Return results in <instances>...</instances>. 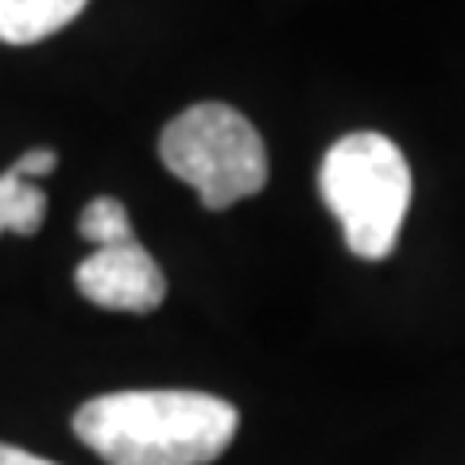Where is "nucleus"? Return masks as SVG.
Listing matches in <instances>:
<instances>
[{
  "instance_id": "8",
  "label": "nucleus",
  "mask_w": 465,
  "mask_h": 465,
  "mask_svg": "<svg viewBox=\"0 0 465 465\" xmlns=\"http://www.w3.org/2000/svg\"><path fill=\"white\" fill-rule=\"evenodd\" d=\"M54 167H58V155H54L51 148H32V152H24L16 163H12V171L24 174L27 183H35L39 174H51Z\"/></svg>"
},
{
  "instance_id": "5",
  "label": "nucleus",
  "mask_w": 465,
  "mask_h": 465,
  "mask_svg": "<svg viewBox=\"0 0 465 465\" xmlns=\"http://www.w3.org/2000/svg\"><path fill=\"white\" fill-rule=\"evenodd\" d=\"M90 0H0V43L32 47L82 16Z\"/></svg>"
},
{
  "instance_id": "9",
  "label": "nucleus",
  "mask_w": 465,
  "mask_h": 465,
  "mask_svg": "<svg viewBox=\"0 0 465 465\" xmlns=\"http://www.w3.org/2000/svg\"><path fill=\"white\" fill-rule=\"evenodd\" d=\"M0 465H54V461L39 458V454H27V450H20V446L0 442Z\"/></svg>"
},
{
  "instance_id": "3",
  "label": "nucleus",
  "mask_w": 465,
  "mask_h": 465,
  "mask_svg": "<svg viewBox=\"0 0 465 465\" xmlns=\"http://www.w3.org/2000/svg\"><path fill=\"white\" fill-rule=\"evenodd\" d=\"M163 167L194 186L206 210H229L268 183V152L252 121L232 105H191L159 136Z\"/></svg>"
},
{
  "instance_id": "1",
  "label": "nucleus",
  "mask_w": 465,
  "mask_h": 465,
  "mask_svg": "<svg viewBox=\"0 0 465 465\" xmlns=\"http://www.w3.org/2000/svg\"><path fill=\"white\" fill-rule=\"evenodd\" d=\"M241 415L210 391H109L78 407L74 434L109 465H210L237 439Z\"/></svg>"
},
{
  "instance_id": "2",
  "label": "nucleus",
  "mask_w": 465,
  "mask_h": 465,
  "mask_svg": "<svg viewBox=\"0 0 465 465\" xmlns=\"http://www.w3.org/2000/svg\"><path fill=\"white\" fill-rule=\"evenodd\" d=\"M318 191L338 217L349 252L361 260L391 256L411 206V167L381 133H349L326 152Z\"/></svg>"
},
{
  "instance_id": "7",
  "label": "nucleus",
  "mask_w": 465,
  "mask_h": 465,
  "mask_svg": "<svg viewBox=\"0 0 465 465\" xmlns=\"http://www.w3.org/2000/svg\"><path fill=\"white\" fill-rule=\"evenodd\" d=\"M78 232L94 244V249H101V244H121V241L136 237L133 222H128V213H124V206L116 198H94L78 217Z\"/></svg>"
},
{
  "instance_id": "6",
  "label": "nucleus",
  "mask_w": 465,
  "mask_h": 465,
  "mask_svg": "<svg viewBox=\"0 0 465 465\" xmlns=\"http://www.w3.org/2000/svg\"><path fill=\"white\" fill-rule=\"evenodd\" d=\"M43 217H47V194L8 167L0 174V232L32 237V232L43 225Z\"/></svg>"
},
{
  "instance_id": "4",
  "label": "nucleus",
  "mask_w": 465,
  "mask_h": 465,
  "mask_svg": "<svg viewBox=\"0 0 465 465\" xmlns=\"http://www.w3.org/2000/svg\"><path fill=\"white\" fill-rule=\"evenodd\" d=\"M74 283L101 311L148 314L155 307H163L167 299V275L136 237L94 249L78 264Z\"/></svg>"
}]
</instances>
